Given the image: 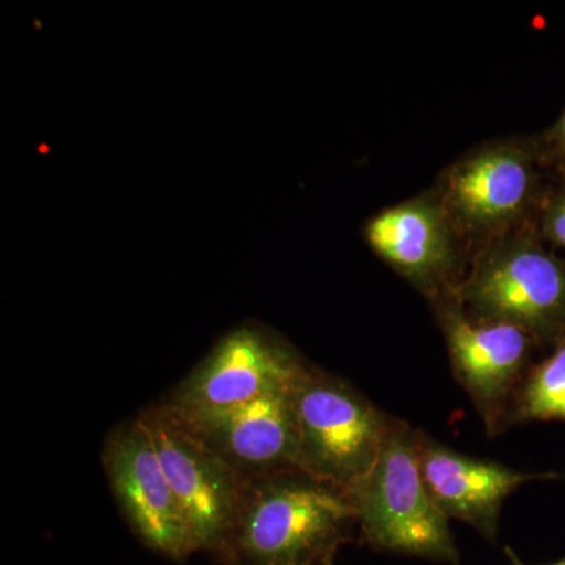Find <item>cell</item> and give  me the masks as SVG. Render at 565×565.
Wrapping results in <instances>:
<instances>
[{"label": "cell", "instance_id": "1", "mask_svg": "<svg viewBox=\"0 0 565 565\" xmlns=\"http://www.w3.org/2000/svg\"><path fill=\"white\" fill-rule=\"evenodd\" d=\"M355 512L343 490L299 470L250 479L217 561L225 565H330L351 541Z\"/></svg>", "mask_w": 565, "mask_h": 565}, {"label": "cell", "instance_id": "2", "mask_svg": "<svg viewBox=\"0 0 565 565\" xmlns=\"http://www.w3.org/2000/svg\"><path fill=\"white\" fill-rule=\"evenodd\" d=\"M363 541L379 552L457 565L449 519L424 484L415 429L394 418L370 473L345 492Z\"/></svg>", "mask_w": 565, "mask_h": 565}, {"label": "cell", "instance_id": "3", "mask_svg": "<svg viewBox=\"0 0 565 565\" xmlns=\"http://www.w3.org/2000/svg\"><path fill=\"white\" fill-rule=\"evenodd\" d=\"M291 399L297 470L348 492L374 467L393 416L311 364L294 384Z\"/></svg>", "mask_w": 565, "mask_h": 565}, {"label": "cell", "instance_id": "4", "mask_svg": "<svg viewBox=\"0 0 565 565\" xmlns=\"http://www.w3.org/2000/svg\"><path fill=\"white\" fill-rule=\"evenodd\" d=\"M451 297L471 318L520 327L537 343L565 338V259L533 236L487 248Z\"/></svg>", "mask_w": 565, "mask_h": 565}, {"label": "cell", "instance_id": "5", "mask_svg": "<svg viewBox=\"0 0 565 565\" xmlns=\"http://www.w3.org/2000/svg\"><path fill=\"white\" fill-rule=\"evenodd\" d=\"M307 367L280 334L258 322H243L223 334L161 404L177 414L239 407L291 388Z\"/></svg>", "mask_w": 565, "mask_h": 565}, {"label": "cell", "instance_id": "6", "mask_svg": "<svg viewBox=\"0 0 565 565\" xmlns=\"http://www.w3.org/2000/svg\"><path fill=\"white\" fill-rule=\"evenodd\" d=\"M103 465L121 514L141 544L173 561L199 552L140 415L111 430Z\"/></svg>", "mask_w": 565, "mask_h": 565}, {"label": "cell", "instance_id": "7", "mask_svg": "<svg viewBox=\"0 0 565 565\" xmlns=\"http://www.w3.org/2000/svg\"><path fill=\"white\" fill-rule=\"evenodd\" d=\"M199 552L217 559L243 504L247 479L182 429L161 404L140 414Z\"/></svg>", "mask_w": 565, "mask_h": 565}, {"label": "cell", "instance_id": "8", "mask_svg": "<svg viewBox=\"0 0 565 565\" xmlns=\"http://www.w3.org/2000/svg\"><path fill=\"white\" fill-rule=\"evenodd\" d=\"M438 308L457 382L481 415L487 433H503L511 426L516 393L530 373L537 341L511 323L471 318L456 300Z\"/></svg>", "mask_w": 565, "mask_h": 565}, {"label": "cell", "instance_id": "9", "mask_svg": "<svg viewBox=\"0 0 565 565\" xmlns=\"http://www.w3.org/2000/svg\"><path fill=\"white\" fill-rule=\"evenodd\" d=\"M292 386L255 403L206 414H177L161 407L182 429L250 481L297 470Z\"/></svg>", "mask_w": 565, "mask_h": 565}, {"label": "cell", "instance_id": "10", "mask_svg": "<svg viewBox=\"0 0 565 565\" xmlns=\"http://www.w3.org/2000/svg\"><path fill=\"white\" fill-rule=\"evenodd\" d=\"M416 452L424 484L437 508L448 519L473 526L494 541L505 498L520 486L556 475L522 473L500 462L462 455L415 430Z\"/></svg>", "mask_w": 565, "mask_h": 565}, {"label": "cell", "instance_id": "11", "mask_svg": "<svg viewBox=\"0 0 565 565\" xmlns=\"http://www.w3.org/2000/svg\"><path fill=\"white\" fill-rule=\"evenodd\" d=\"M534 189V167L525 151L487 148L449 172L445 211L470 232H497L522 217Z\"/></svg>", "mask_w": 565, "mask_h": 565}, {"label": "cell", "instance_id": "12", "mask_svg": "<svg viewBox=\"0 0 565 565\" xmlns=\"http://www.w3.org/2000/svg\"><path fill=\"white\" fill-rule=\"evenodd\" d=\"M367 244L424 292L440 296L455 264L448 212L429 199L382 211L364 230Z\"/></svg>", "mask_w": 565, "mask_h": 565}, {"label": "cell", "instance_id": "13", "mask_svg": "<svg viewBox=\"0 0 565 565\" xmlns=\"http://www.w3.org/2000/svg\"><path fill=\"white\" fill-rule=\"evenodd\" d=\"M527 422H565V338L544 362L531 366L516 393L511 426Z\"/></svg>", "mask_w": 565, "mask_h": 565}, {"label": "cell", "instance_id": "14", "mask_svg": "<svg viewBox=\"0 0 565 565\" xmlns=\"http://www.w3.org/2000/svg\"><path fill=\"white\" fill-rule=\"evenodd\" d=\"M542 233L550 243L565 250V192L557 193L546 204L542 215Z\"/></svg>", "mask_w": 565, "mask_h": 565}, {"label": "cell", "instance_id": "15", "mask_svg": "<svg viewBox=\"0 0 565 565\" xmlns=\"http://www.w3.org/2000/svg\"><path fill=\"white\" fill-rule=\"evenodd\" d=\"M548 145L561 161L565 162V110L548 132Z\"/></svg>", "mask_w": 565, "mask_h": 565}, {"label": "cell", "instance_id": "16", "mask_svg": "<svg viewBox=\"0 0 565 565\" xmlns=\"http://www.w3.org/2000/svg\"><path fill=\"white\" fill-rule=\"evenodd\" d=\"M505 555H508L509 561H511L512 565H525L522 563V561L519 559V556L515 555L514 550L509 548V546H505ZM552 565H565V557L564 559L557 561V563Z\"/></svg>", "mask_w": 565, "mask_h": 565}, {"label": "cell", "instance_id": "17", "mask_svg": "<svg viewBox=\"0 0 565 565\" xmlns=\"http://www.w3.org/2000/svg\"><path fill=\"white\" fill-rule=\"evenodd\" d=\"M330 565H333V563H332V564H330Z\"/></svg>", "mask_w": 565, "mask_h": 565}]
</instances>
